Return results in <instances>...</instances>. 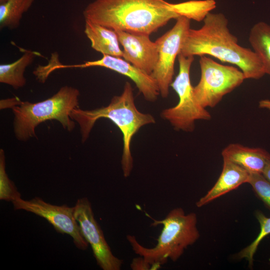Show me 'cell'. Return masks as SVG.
<instances>
[{
  "mask_svg": "<svg viewBox=\"0 0 270 270\" xmlns=\"http://www.w3.org/2000/svg\"><path fill=\"white\" fill-rule=\"evenodd\" d=\"M258 106L262 108H264L270 110V100L264 99L260 100Z\"/></svg>",
  "mask_w": 270,
  "mask_h": 270,
  "instance_id": "obj_24",
  "label": "cell"
},
{
  "mask_svg": "<svg viewBox=\"0 0 270 270\" xmlns=\"http://www.w3.org/2000/svg\"><path fill=\"white\" fill-rule=\"evenodd\" d=\"M248 183L252 189L270 208V182L262 174H250Z\"/></svg>",
  "mask_w": 270,
  "mask_h": 270,
  "instance_id": "obj_22",
  "label": "cell"
},
{
  "mask_svg": "<svg viewBox=\"0 0 270 270\" xmlns=\"http://www.w3.org/2000/svg\"><path fill=\"white\" fill-rule=\"evenodd\" d=\"M83 14L115 31L149 36L180 16L165 0H94Z\"/></svg>",
  "mask_w": 270,
  "mask_h": 270,
  "instance_id": "obj_2",
  "label": "cell"
},
{
  "mask_svg": "<svg viewBox=\"0 0 270 270\" xmlns=\"http://www.w3.org/2000/svg\"><path fill=\"white\" fill-rule=\"evenodd\" d=\"M152 220V226H163L154 247L143 246L132 235H128L126 238L134 252L143 257L156 270L166 264L168 259L176 261L184 250L200 238L196 214L194 212L186 214L181 208L172 210L162 220Z\"/></svg>",
  "mask_w": 270,
  "mask_h": 270,
  "instance_id": "obj_4",
  "label": "cell"
},
{
  "mask_svg": "<svg viewBox=\"0 0 270 270\" xmlns=\"http://www.w3.org/2000/svg\"><path fill=\"white\" fill-rule=\"evenodd\" d=\"M14 209L22 210L46 219L58 232L69 234L77 248L85 250L88 242L83 236L80 226L74 216V206L66 204L53 205L38 197L28 200L21 198L12 202Z\"/></svg>",
  "mask_w": 270,
  "mask_h": 270,
  "instance_id": "obj_9",
  "label": "cell"
},
{
  "mask_svg": "<svg viewBox=\"0 0 270 270\" xmlns=\"http://www.w3.org/2000/svg\"><path fill=\"white\" fill-rule=\"evenodd\" d=\"M34 74L35 75V74H34ZM36 79H37V78H36ZM37 80H38V79H37ZM38 81H39V80H38ZM39 82H40V81H39ZM42 83H44V82H42Z\"/></svg>",
  "mask_w": 270,
  "mask_h": 270,
  "instance_id": "obj_27",
  "label": "cell"
},
{
  "mask_svg": "<svg viewBox=\"0 0 270 270\" xmlns=\"http://www.w3.org/2000/svg\"><path fill=\"white\" fill-rule=\"evenodd\" d=\"M70 118L78 124L83 142L88 138L96 121L100 118L111 120L120 128L123 138L121 164L126 178L130 176L133 168L130 151L133 136L142 126L156 122L152 115L142 113L137 109L133 89L128 82L125 83L122 94L114 96L108 106L93 110L77 108L71 112Z\"/></svg>",
  "mask_w": 270,
  "mask_h": 270,
  "instance_id": "obj_3",
  "label": "cell"
},
{
  "mask_svg": "<svg viewBox=\"0 0 270 270\" xmlns=\"http://www.w3.org/2000/svg\"><path fill=\"white\" fill-rule=\"evenodd\" d=\"M203 21L200 28H190L180 54L185 56H210L232 64L242 70L245 79L258 80L266 74L258 56L252 50L238 44L223 14L210 12Z\"/></svg>",
  "mask_w": 270,
  "mask_h": 270,
  "instance_id": "obj_1",
  "label": "cell"
},
{
  "mask_svg": "<svg viewBox=\"0 0 270 270\" xmlns=\"http://www.w3.org/2000/svg\"><path fill=\"white\" fill-rule=\"evenodd\" d=\"M223 160L233 162L250 174H262L270 163V154L260 148H250L230 144L222 151Z\"/></svg>",
  "mask_w": 270,
  "mask_h": 270,
  "instance_id": "obj_13",
  "label": "cell"
},
{
  "mask_svg": "<svg viewBox=\"0 0 270 270\" xmlns=\"http://www.w3.org/2000/svg\"><path fill=\"white\" fill-rule=\"evenodd\" d=\"M270 182V163L268 164L262 174Z\"/></svg>",
  "mask_w": 270,
  "mask_h": 270,
  "instance_id": "obj_25",
  "label": "cell"
},
{
  "mask_svg": "<svg viewBox=\"0 0 270 270\" xmlns=\"http://www.w3.org/2000/svg\"><path fill=\"white\" fill-rule=\"evenodd\" d=\"M84 32L96 51L102 55L123 57L118 36L114 30L85 19Z\"/></svg>",
  "mask_w": 270,
  "mask_h": 270,
  "instance_id": "obj_15",
  "label": "cell"
},
{
  "mask_svg": "<svg viewBox=\"0 0 270 270\" xmlns=\"http://www.w3.org/2000/svg\"><path fill=\"white\" fill-rule=\"evenodd\" d=\"M250 174L240 166L223 160L222 171L218 180L206 194L196 202V206L202 207L241 184L248 183Z\"/></svg>",
  "mask_w": 270,
  "mask_h": 270,
  "instance_id": "obj_14",
  "label": "cell"
},
{
  "mask_svg": "<svg viewBox=\"0 0 270 270\" xmlns=\"http://www.w3.org/2000/svg\"><path fill=\"white\" fill-rule=\"evenodd\" d=\"M248 40L260 57L265 74L270 76V25L264 22H256L250 30Z\"/></svg>",
  "mask_w": 270,
  "mask_h": 270,
  "instance_id": "obj_17",
  "label": "cell"
},
{
  "mask_svg": "<svg viewBox=\"0 0 270 270\" xmlns=\"http://www.w3.org/2000/svg\"><path fill=\"white\" fill-rule=\"evenodd\" d=\"M34 0H6L0 4V28L13 30L18 28L24 14Z\"/></svg>",
  "mask_w": 270,
  "mask_h": 270,
  "instance_id": "obj_18",
  "label": "cell"
},
{
  "mask_svg": "<svg viewBox=\"0 0 270 270\" xmlns=\"http://www.w3.org/2000/svg\"><path fill=\"white\" fill-rule=\"evenodd\" d=\"M79 96L78 90L66 86L41 102H30L18 100L10 107L14 114V130L16 138L26 141L35 136L36 127L48 120H56L64 129L72 131L75 123L70 118V114L78 108Z\"/></svg>",
  "mask_w": 270,
  "mask_h": 270,
  "instance_id": "obj_5",
  "label": "cell"
},
{
  "mask_svg": "<svg viewBox=\"0 0 270 270\" xmlns=\"http://www.w3.org/2000/svg\"><path fill=\"white\" fill-rule=\"evenodd\" d=\"M6 0H0V4L4 2Z\"/></svg>",
  "mask_w": 270,
  "mask_h": 270,
  "instance_id": "obj_26",
  "label": "cell"
},
{
  "mask_svg": "<svg viewBox=\"0 0 270 270\" xmlns=\"http://www.w3.org/2000/svg\"><path fill=\"white\" fill-rule=\"evenodd\" d=\"M172 6L180 16L201 21L216 8V2L214 0H192L172 4Z\"/></svg>",
  "mask_w": 270,
  "mask_h": 270,
  "instance_id": "obj_19",
  "label": "cell"
},
{
  "mask_svg": "<svg viewBox=\"0 0 270 270\" xmlns=\"http://www.w3.org/2000/svg\"><path fill=\"white\" fill-rule=\"evenodd\" d=\"M74 216L83 236L90 245L100 267L103 270H120L123 262L112 254L95 219L91 204L86 198L77 200L74 206Z\"/></svg>",
  "mask_w": 270,
  "mask_h": 270,
  "instance_id": "obj_10",
  "label": "cell"
},
{
  "mask_svg": "<svg viewBox=\"0 0 270 270\" xmlns=\"http://www.w3.org/2000/svg\"><path fill=\"white\" fill-rule=\"evenodd\" d=\"M103 67L128 76L136 84L144 98L150 102L156 100L160 94L156 80L150 74L134 66L120 57L102 55L99 60L74 64H61L60 68Z\"/></svg>",
  "mask_w": 270,
  "mask_h": 270,
  "instance_id": "obj_11",
  "label": "cell"
},
{
  "mask_svg": "<svg viewBox=\"0 0 270 270\" xmlns=\"http://www.w3.org/2000/svg\"><path fill=\"white\" fill-rule=\"evenodd\" d=\"M190 28V19L180 16L173 27L156 40L158 57L151 74L156 80L162 98L168 97L174 73V63L180 52L183 42Z\"/></svg>",
  "mask_w": 270,
  "mask_h": 270,
  "instance_id": "obj_8",
  "label": "cell"
},
{
  "mask_svg": "<svg viewBox=\"0 0 270 270\" xmlns=\"http://www.w3.org/2000/svg\"><path fill=\"white\" fill-rule=\"evenodd\" d=\"M179 72L170 86L178 96L177 104L162 110L161 116L176 130L192 132L197 120H208L211 114L196 100L190 79V70L194 56H185L180 53L178 56Z\"/></svg>",
  "mask_w": 270,
  "mask_h": 270,
  "instance_id": "obj_6",
  "label": "cell"
},
{
  "mask_svg": "<svg viewBox=\"0 0 270 270\" xmlns=\"http://www.w3.org/2000/svg\"><path fill=\"white\" fill-rule=\"evenodd\" d=\"M120 44L123 47L124 60L151 74L157 63L158 50L156 42L150 36L116 30Z\"/></svg>",
  "mask_w": 270,
  "mask_h": 270,
  "instance_id": "obj_12",
  "label": "cell"
},
{
  "mask_svg": "<svg viewBox=\"0 0 270 270\" xmlns=\"http://www.w3.org/2000/svg\"><path fill=\"white\" fill-rule=\"evenodd\" d=\"M256 216L260 224V232L256 238L238 254V258H245L250 267L253 264L254 256L259 244L264 238L270 234V217H266L260 211L256 212Z\"/></svg>",
  "mask_w": 270,
  "mask_h": 270,
  "instance_id": "obj_20",
  "label": "cell"
},
{
  "mask_svg": "<svg viewBox=\"0 0 270 270\" xmlns=\"http://www.w3.org/2000/svg\"><path fill=\"white\" fill-rule=\"evenodd\" d=\"M40 55L38 52L25 50L24 54L16 60L10 64L0 65V82L12 86L15 89L23 87L26 84L24 72L34 58Z\"/></svg>",
  "mask_w": 270,
  "mask_h": 270,
  "instance_id": "obj_16",
  "label": "cell"
},
{
  "mask_svg": "<svg viewBox=\"0 0 270 270\" xmlns=\"http://www.w3.org/2000/svg\"><path fill=\"white\" fill-rule=\"evenodd\" d=\"M130 268L132 270H156L155 267L146 260L143 257L134 258L131 264Z\"/></svg>",
  "mask_w": 270,
  "mask_h": 270,
  "instance_id": "obj_23",
  "label": "cell"
},
{
  "mask_svg": "<svg viewBox=\"0 0 270 270\" xmlns=\"http://www.w3.org/2000/svg\"><path fill=\"white\" fill-rule=\"evenodd\" d=\"M199 63L200 78L193 90L196 100L204 108L216 106L246 80L238 67L220 64L206 56H200Z\"/></svg>",
  "mask_w": 270,
  "mask_h": 270,
  "instance_id": "obj_7",
  "label": "cell"
},
{
  "mask_svg": "<svg viewBox=\"0 0 270 270\" xmlns=\"http://www.w3.org/2000/svg\"><path fill=\"white\" fill-rule=\"evenodd\" d=\"M21 198L15 185L8 178L6 171L5 156L3 150H0V200L12 202Z\"/></svg>",
  "mask_w": 270,
  "mask_h": 270,
  "instance_id": "obj_21",
  "label": "cell"
}]
</instances>
